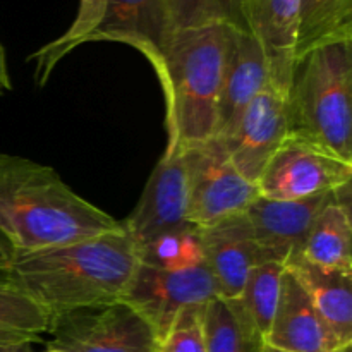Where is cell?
I'll return each mask as SVG.
<instances>
[{"mask_svg":"<svg viewBox=\"0 0 352 352\" xmlns=\"http://www.w3.org/2000/svg\"><path fill=\"white\" fill-rule=\"evenodd\" d=\"M138 265V248L122 226L78 243L16 254L6 274L54 316L120 301Z\"/></svg>","mask_w":352,"mask_h":352,"instance_id":"obj_1","label":"cell"},{"mask_svg":"<svg viewBox=\"0 0 352 352\" xmlns=\"http://www.w3.org/2000/svg\"><path fill=\"white\" fill-rule=\"evenodd\" d=\"M122 222L86 201L52 167L0 153V234L16 254L112 232Z\"/></svg>","mask_w":352,"mask_h":352,"instance_id":"obj_2","label":"cell"},{"mask_svg":"<svg viewBox=\"0 0 352 352\" xmlns=\"http://www.w3.org/2000/svg\"><path fill=\"white\" fill-rule=\"evenodd\" d=\"M230 30L229 24H206L172 33L157 72L165 100V151L215 138Z\"/></svg>","mask_w":352,"mask_h":352,"instance_id":"obj_3","label":"cell"},{"mask_svg":"<svg viewBox=\"0 0 352 352\" xmlns=\"http://www.w3.org/2000/svg\"><path fill=\"white\" fill-rule=\"evenodd\" d=\"M287 117L289 133L352 164V38L318 45L296 60Z\"/></svg>","mask_w":352,"mask_h":352,"instance_id":"obj_4","label":"cell"},{"mask_svg":"<svg viewBox=\"0 0 352 352\" xmlns=\"http://www.w3.org/2000/svg\"><path fill=\"white\" fill-rule=\"evenodd\" d=\"M188 179V220L208 227L239 215L258 198V188L230 162L217 138L182 150Z\"/></svg>","mask_w":352,"mask_h":352,"instance_id":"obj_5","label":"cell"},{"mask_svg":"<svg viewBox=\"0 0 352 352\" xmlns=\"http://www.w3.org/2000/svg\"><path fill=\"white\" fill-rule=\"evenodd\" d=\"M352 164L309 138L287 133L258 177V195L291 201L327 195L349 184Z\"/></svg>","mask_w":352,"mask_h":352,"instance_id":"obj_6","label":"cell"},{"mask_svg":"<svg viewBox=\"0 0 352 352\" xmlns=\"http://www.w3.org/2000/svg\"><path fill=\"white\" fill-rule=\"evenodd\" d=\"M47 336L64 352H158L150 323L122 301L50 316Z\"/></svg>","mask_w":352,"mask_h":352,"instance_id":"obj_7","label":"cell"},{"mask_svg":"<svg viewBox=\"0 0 352 352\" xmlns=\"http://www.w3.org/2000/svg\"><path fill=\"white\" fill-rule=\"evenodd\" d=\"M219 298L215 278L206 263L168 272L140 263L120 301L143 316L160 342L182 309Z\"/></svg>","mask_w":352,"mask_h":352,"instance_id":"obj_8","label":"cell"},{"mask_svg":"<svg viewBox=\"0 0 352 352\" xmlns=\"http://www.w3.org/2000/svg\"><path fill=\"white\" fill-rule=\"evenodd\" d=\"M174 31L167 0H102L81 45L91 41L129 45L150 62L157 74Z\"/></svg>","mask_w":352,"mask_h":352,"instance_id":"obj_9","label":"cell"},{"mask_svg":"<svg viewBox=\"0 0 352 352\" xmlns=\"http://www.w3.org/2000/svg\"><path fill=\"white\" fill-rule=\"evenodd\" d=\"M287 133V95L268 85L244 110L236 127L219 141L234 167L256 184Z\"/></svg>","mask_w":352,"mask_h":352,"instance_id":"obj_10","label":"cell"},{"mask_svg":"<svg viewBox=\"0 0 352 352\" xmlns=\"http://www.w3.org/2000/svg\"><path fill=\"white\" fill-rule=\"evenodd\" d=\"M191 223L188 220V179L182 150L165 151L148 179L141 199L122 222L133 243L148 241Z\"/></svg>","mask_w":352,"mask_h":352,"instance_id":"obj_11","label":"cell"},{"mask_svg":"<svg viewBox=\"0 0 352 352\" xmlns=\"http://www.w3.org/2000/svg\"><path fill=\"white\" fill-rule=\"evenodd\" d=\"M336 192V191H333ZM333 192L305 199L278 201L258 196L244 212L263 261L287 263L301 256L302 246L323 206L333 199Z\"/></svg>","mask_w":352,"mask_h":352,"instance_id":"obj_12","label":"cell"},{"mask_svg":"<svg viewBox=\"0 0 352 352\" xmlns=\"http://www.w3.org/2000/svg\"><path fill=\"white\" fill-rule=\"evenodd\" d=\"M268 85H272L270 72L261 45L248 31L232 28L217 107V140L236 127L244 110Z\"/></svg>","mask_w":352,"mask_h":352,"instance_id":"obj_13","label":"cell"},{"mask_svg":"<svg viewBox=\"0 0 352 352\" xmlns=\"http://www.w3.org/2000/svg\"><path fill=\"white\" fill-rule=\"evenodd\" d=\"M198 229L205 263L215 278L219 298L237 299L251 268L263 263L246 215L239 213Z\"/></svg>","mask_w":352,"mask_h":352,"instance_id":"obj_14","label":"cell"},{"mask_svg":"<svg viewBox=\"0 0 352 352\" xmlns=\"http://www.w3.org/2000/svg\"><path fill=\"white\" fill-rule=\"evenodd\" d=\"M265 344L285 352H337L340 347L316 313L311 299L285 268L280 296Z\"/></svg>","mask_w":352,"mask_h":352,"instance_id":"obj_15","label":"cell"},{"mask_svg":"<svg viewBox=\"0 0 352 352\" xmlns=\"http://www.w3.org/2000/svg\"><path fill=\"white\" fill-rule=\"evenodd\" d=\"M299 0H248L246 31L267 57L272 85L287 95L296 65Z\"/></svg>","mask_w":352,"mask_h":352,"instance_id":"obj_16","label":"cell"},{"mask_svg":"<svg viewBox=\"0 0 352 352\" xmlns=\"http://www.w3.org/2000/svg\"><path fill=\"white\" fill-rule=\"evenodd\" d=\"M285 268L309 296L337 346L340 349L352 346V274L323 270L301 256L287 261Z\"/></svg>","mask_w":352,"mask_h":352,"instance_id":"obj_17","label":"cell"},{"mask_svg":"<svg viewBox=\"0 0 352 352\" xmlns=\"http://www.w3.org/2000/svg\"><path fill=\"white\" fill-rule=\"evenodd\" d=\"M301 258L323 270L352 274L351 182L336 189L332 201L318 213Z\"/></svg>","mask_w":352,"mask_h":352,"instance_id":"obj_18","label":"cell"},{"mask_svg":"<svg viewBox=\"0 0 352 352\" xmlns=\"http://www.w3.org/2000/svg\"><path fill=\"white\" fill-rule=\"evenodd\" d=\"M206 352H261L265 339L239 299L215 298L203 309Z\"/></svg>","mask_w":352,"mask_h":352,"instance_id":"obj_19","label":"cell"},{"mask_svg":"<svg viewBox=\"0 0 352 352\" xmlns=\"http://www.w3.org/2000/svg\"><path fill=\"white\" fill-rule=\"evenodd\" d=\"M50 315L0 272V347L33 346L47 336Z\"/></svg>","mask_w":352,"mask_h":352,"instance_id":"obj_20","label":"cell"},{"mask_svg":"<svg viewBox=\"0 0 352 352\" xmlns=\"http://www.w3.org/2000/svg\"><path fill=\"white\" fill-rule=\"evenodd\" d=\"M352 38V0H299L296 60L322 43Z\"/></svg>","mask_w":352,"mask_h":352,"instance_id":"obj_21","label":"cell"},{"mask_svg":"<svg viewBox=\"0 0 352 352\" xmlns=\"http://www.w3.org/2000/svg\"><path fill=\"white\" fill-rule=\"evenodd\" d=\"M140 263L160 270L179 272L205 263L199 229L192 223L170 230L138 246Z\"/></svg>","mask_w":352,"mask_h":352,"instance_id":"obj_22","label":"cell"},{"mask_svg":"<svg viewBox=\"0 0 352 352\" xmlns=\"http://www.w3.org/2000/svg\"><path fill=\"white\" fill-rule=\"evenodd\" d=\"M284 272L285 265L278 261H263L256 265L248 274L243 292L237 298L263 339L270 330L277 309Z\"/></svg>","mask_w":352,"mask_h":352,"instance_id":"obj_23","label":"cell"},{"mask_svg":"<svg viewBox=\"0 0 352 352\" xmlns=\"http://www.w3.org/2000/svg\"><path fill=\"white\" fill-rule=\"evenodd\" d=\"M248 0H167L168 12L175 30L229 24L246 31Z\"/></svg>","mask_w":352,"mask_h":352,"instance_id":"obj_24","label":"cell"},{"mask_svg":"<svg viewBox=\"0 0 352 352\" xmlns=\"http://www.w3.org/2000/svg\"><path fill=\"white\" fill-rule=\"evenodd\" d=\"M100 6H102V0H79L78 14H76V19L72 21L69 30L62 36H58L57 40L47 43L31 55L30 60H34V64H36V67H34V81H36L38 86H43L47 82L55 65L65 55L71 54L74 48L81 47L82 36L95 21Z\"/></svg>","mask_w":352,"mask_h":352,"instance_id":"obj_25","label":"cell"},{"mask_svg":"<svg viewBox=\"0 0 352 352\" xmlns=\"http://www.w3.org/2000/svg\"><path fill=\"white\" fill-rule=\"evenodd\" d=\"M201 306L182 309L158 342V352H206Z\"/></svg>","mask_w":352,"mask_h":352,"instance_id":"obj_26","label":"cell"},{"mask_svg":"<svg viewBox=\"0 0 352 352\" xmlns=\"http://www.w3.org/2000/svg\"><path fill=\"white\" fill-rule=\"evenodd\" d=\"M12 91V81H10L9 65H7V55L6 48L0 43V95Z\"/></svg>","mask_w":352,"mask_h":352,"instance_id":"obj_27","label":"cell"},{"mask_svg":"<svg viewBox=\"0 0 352 352\" xmlns=\"http://www.w3.org/2000/svg\"><path fill=\"white\" fill-rule=\"evenodd\" d=\"M14 256H16L14 250L10 248V244L7 243L6 237L0 234V272L9 270V267H10V263H12Z\"/></svg>","mask_w":352,"mask_h":352,"instance_id":"obj_28","label":"cell"},{"mask_svg":"<svg viewBox=\"0 0 352 352\" xmlns=\"http://www.w3.org/2000/svg\"><path fill=\"white\" fill-rule=\"evenodd\" d=\"M0 352H33L31 346H17V347H0Z\"/></svg>","mask_w":352,"mask_h":352,"instance_id":"obj_29","label":"cell"},{"mask_svg":"<svg viewBox=\"0 0 352 352\" xmlns=\"http://www.w3.org/2000/svg\"><path fill=\"white\" fill-rule=\"evenodd\" d=\"M261 352H285V351H280V349H275V347H270V346H267V344H265L263 351H261Z\"/></svg>","mask_w":352,"mask_h":352,"instance_id":"obj_30","label":"cell"},{"mask_svg":"<svg viewBox=\"0 0 352 352\" xmlns=\"http://www.w3.org/2000/svg\"><path fill=\"white\" fill-rule=\"evenodd\" d=\"M337 352H352V346L344 347V349H340V351H337Z\"/></svg>","mask_w":352,"mask_h":352,"instance_id":"obj_31","label":"cell"},{"mask_svg":"<svg viewBox=\"0 0 352 352\" xmlns=\"http://www.w3.org/2000/svg\"><path fill=\"white\" fill-rule=\"evenodd\" d=\"M45 352H64V351H60V349H54V347H48L47 351Z\"/></svg>","mask_w":352,"mask_h":352,"instance_id":"obj_32","label":"cell"}]
</instances>
